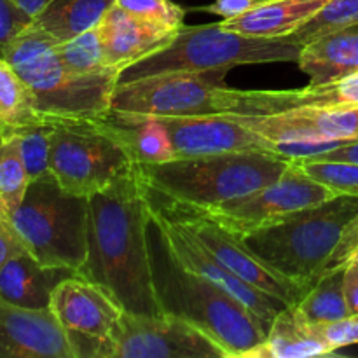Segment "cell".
I'll use <instances>...</instances> for the list:
<instances>
[{"label":"cell","instance_id":"obj_1","mask_svg":"<svg viewBox=\"0 0 358 358\" xmlns=\"http://www.w3.org/2000/svg\"><path fill=\"white\" fill-rule=\"evenodd\" d=\"M152 215V198L140 168L87 198V261L79 275L110 290L131 313H166L149 241Z\"/></svg>","mask_w":358,"mask_h":358},{"label":"cell","instance_id":"obj_2","mask_svg":"<svg viewBox=\"0 0 358 358\" xmlns=\"http://www.w3.org/2000/svg\"><path fill=\"white\" fill-rule=\"evenodd\" d=\"M2 56L20 73L37 112L49 124L98 122L110 114L112 93L121 70L72 73L63 66L56 41L31 23L3 48Z\"/></svg>","mask_w":358,"mask_h":358},{"label":"cell","instance_id":"obj_3","mask_svg":"<svg viewBox=\"0 0 358 358\" xmlns=\"http://www.w3.org/2000/svg\"><path fill=\"white\" fill-rule=\"evenodd\" d=\"M289 164L264 150H236L140 164V177L166 201L208 210L273 184Z\"/></svg>","mask_w":358,"mask_h":358},{"label":"cell","instance_id":"obj_4","mask_svg":"<svg viewBox=\"0 0 358 358\" xmlns=\"http://www.w3.org/2000/svg\"><path fill=\"white\" fill-rule=\"evenodd\" d=\"M355 217L358 196H336L290 213L243 240L266 264L310 290L324 275L343 231Z\"/></svg>","mask_w":358,"mask_h":358},{"label":"cell","instance_id":"obj_5","mask_svg":"<svg viewBox=\"0 0 358 358\" xmlns=\"http://www.w3.org/2000/svg\"><path fill=\"white\" fill-rule=\"evenodd\" d=\"M229 70L173 72L115 84L110 112L138 115L273 114V91H245L224 80Z\"/></svg>","mask_w":358,"mask_h":358},{"label":"cell","instance_id":"obj_6","mask_svg":"<svg viewBox=\"0 0 358 358\" xmlns=\"http://www.w3.org/2000/svg\"><path fill=\"white\" fill-rule=\"evenodd\" d=\"M301 45L287 38H259L224 30L220 23L182 27L164 48L121 70L119 83L173 72L231 70L240 65L296 62Z\"/></svg>","mask_w":358,"mask_h":358},{"label":"cell","instance_id":"obj_7","mask_svg":"<svg viewBox=\"0 0 358 358\" xmlns=\"http://www.w3.org/2000/svg\"><path fill=\"white\" fill-rule=\"evenodd\" d=\"M163 254L156 283L164 310L191 322L226 358H247L262 345L268 329L250 308L201 276L185 271L164 250Z\"/></svg>","mask_w":358,"mask_h":358},{"label":"cell","instance_id":"obj_8","mask_svg":"<svg viewBox=\"0 0 358 358\" xmlns=\"http://www.w3.org/2000/svg\"><path fill=\"white\" fill-rule=\"evenodd\" d=\"M24 248L42 266L80 273L87 261V198L59 187L55 177L30 182L10 217Z\"/></svg>","mask_w":358,"mask_h":358},{"label":"cell","instance_id":"obj_9","mask_svg":"<svg viewBox=\"0 0 358 358\" xmlns=\"http://www.w3.org/2000/svg\"><path fill=\"white\" fill-rule=\"evenodd\" d=\"M140 168L107 119L52 124L49 170L59 187L83 198L112 187Z\"/></svg>","mask_w":358,"mask_h":358},{"label":"cell","instance_id":"obj_10","mask_svg":"<svg viewBox=\"0 0 358 358\" xmlns=\"http://www.w3.org/2000/svg\"><path fill=\"white\" fill-rule=\"evenodd\" d=\"M93 358H226L198 327L178 315L124 311Z\"/></svg>","mask_w":358,"mask_h":358},{"label":"cell","instance_id":"obj_11","mask_svg":"<svg viewBox=\"0 0 358 358\" xmlns=\"http://www.w3.org/2000/svg\"><path fill=\"white\" fill-rule=\"evenodd\" d=\"M159 208L171 219L177 220L180 226H184L206 250L212 252V255L220 264L226 266L233 275H236L254 289L282 301L287 306H296L308 292L299 283L292 282L266 264L259 255L252 252L243 238L227 227L220 226L217 220L203 213L201 210L171 201Z\"/></svg>","mask_w":358,"mask_h":358},{"label":"cell","instance_id":"obj_12","mask_svg":"<svg viewBox=\"0 0 358 358\" xmlns=\"http://www.w3.org/2000/svg\"><path fill=\"white\" fill-rule=\"evenodd\" d=\"M336 196L338 194L327 185L304 173L296 161H290L289 168L273 184L224 203L217 208L198 210L243 238L254 231L278 222L290 213L320 205Z\"/></svg>","mask_w":358,"mask_h":358},{"label":"cell","instance_id":"obj_13","mask_svg":"<svg viewBox=\"0 0 358 358\" xmlns=\"http://www.w3.org/2000/svg\"><path fill=\"white\" fill-rule=\"evenodd\" d=\"M152 224L157 227L161 248L166 252L168 257L175 264L184 268L185 271L201 276L203 280L219 287L220 290H224L234 299L243 303L247 308H250L269 331L275 317L287 304L254 289L241 278H238L236 275H233L184 226H180L177 220H173L168 213H164L161 208H156V206H154Z\"/></svg>","mask_w":358,"mask_h":358},{"label":"cell","instance_id":"obj_14","mask_svg":"<svg viewBox=\"0 0 358 358\" xmlns=\"http://www.w3.org/2000/svg\"><path fill=\"white\" fill-rule=\"evenodd\" d=\"M65 331L76 358H93L94 348L103 341L124 308L100 283L73 275L55 289L49 304Z\"/></svg>","mask_w":358,"mask_h":358},{"label":"cell","instance_id":"obj_15","mask_svg":"<svg viewBox=\"0 0 358 358\" xmlns=\"http://www.w3.org/2000/svg\"><path fill=\"white\" fill-rule=\"evenodd\" d=\"M156 117L166 126L170 133L175 159L236 152V150L271 152L268 143L257 133L236 121L233 114L156 115Z\"/></svg>","mask_w":358,"mask_h":358},{"label":"cell","instance_id":"obj_16","mask_svg":"<svg viewBox=\"0 0 358 358\" xmlns=\"http://www.w3.org/2000/svg\"><path fill=\"white\" fill-rule=\"evenodd\" d=\"M0 358H76L51 308L30 310L0 299Z\"/></svg>","mask_w":358,"mask_h":358},{"label":"cell","instance_id":"obj_17","mask_svg":"<svg viewBox=\"0 0 358 358\" xmlns=\"http://www.w3.org/2000/svg\"><path fill=\"white\" fill-rule=\"evenodd\" d=\"M96 27L103 45L105 62L108 66L119 70L159 51L178 31L147 23L115 6V2Z\"/></svg>","mask_w":358,"mask_h":358},{"label":"cell","instance_id":"obj_18","mask_svg":"<svg viewBox=\"0 0 358 358\" xmlns=\"http://www.w3.org/2000/svg\"><path fill=\"white\" fill-rule=\"evenodd\" d=\"M331 0H257L247 13L220 21L224 30L259 38H285L313 20Z\"/></svg>","mask_w":358,"mask_h":358},{"label":"cell","instance_id":"obj_19","mask_svg":"<svg viewBox=\"0 0 358 358\" xmlns=\"http://www.w3.org/2000/svg\"><path fill=\"white\" fill-rule=\"evenodd\" d=\"M79 275L69 268L42 266L28 252L16 255L0 268V299L30 310H44L52 292L65 278Z\"/></svg>","mask_w":358,"mask_h":358},{"label":"cell","instance_id":"obj_20","mask_svg":"<svg viewBox=\"0 0 358 358\" xmlns=\"http://www.w3.org/2000/svg\"><path fill=\"white\" fill-rule=\"evenodd\" d=\"M336 350L296 306H285L273 320L266 339L247 358H313L334 355Z\"/></svg>","mask_w":358,"mask_h":358},{"label":"cell","instance_id":"obj_21","mask_svg":"<svg viewBox=\"0 0 358 358\" xmlns=\"http://www.w3.org/2000/svg\"><path fill=\"white\" fill-rule=\"evenodd\" d=\"M297 65L310 84H325L358 72V24L301 45Z\"/></svg>","mask_w":358,"mask_h":358},{"label":"cell","instance_id":"obj_22","mask_svg":"<svg viewBox=\"0 0 358 358\" xmlns=\"http://www.w3.org/2000/svg\"><path fill=\"white\" fill-rule=\"evenodd\" d=\"M107 122L138 164H161L175 159L170 133L156 115L110 112Z\"/></svg>","mask_w":358,"mask_h":358},{"label":"cell","instance_id":"obj_23","mask_svg":"<svg viewBox=\"0 0 358 358\" xmlns=\"http://www.w3.org/2000/svg\"><path fill=\"white\" fill-rule=\"evenodd\" d=\"M115 0H51L34 23L51 35L56 42H65L94 28Z\"/></svg>","mask_w":358,"mask_h":358},{"label":"cell","instance_id":"obj_24","mask_svg":"<svg viewBox=\"0 0 358 358\" xmlns=\"http://www.w3.org/2000/svg\"><path fill=\"white\" fill-rule=\"evenodd\" d=\"M48 122L35 107L34 96L20 73L0 55V129L2 135Z\"/></svg>","mask_w":358,"mask_h":358},{"label":"cell","instance_id":"obj_25","mask_svg":"<svg viewBox=\"0 0 358 358\" xmlns=\"http://www.w3.org/2000/svg\"><path fill=\"white\" fill-rule=\"evenodd\" d=\"M296 308L310 324H331L352 317L343 290V269L322 276Z\"/></svg>","mask_w":358,"mask_h":358},{"label":"cell","instance_id":"obj_26","mask_svg":"<svg viewBox=\"0 0 358 358\" xmlns=\"http://www.w3.org/2000/svg\"><path fill=\"white\" fill-rule=\"evenodd\" d=\"M30 185L16 133H7L0 142V213L13 217L23 203Z\"/></svg>","mask_w":358,"mask_h":358},{"label":"cell","instance_id":"obj_27","mask_svg":"<svg viewBox=\"0 0 358 358\" xmlns=\"http://www.w3.org/2000/svg\"><path fill=\"white\" fill-rule=\"evenodd\" d=\"M289 108H358V72L325 84L287 90Z\"/></svg>","mask_w":358,"mask_h":358},{"label":"cell","instance_id":"obj_28","mask_svg":"<svg viewBox=\"0 0 358 358\" xmlns=\"http://www.w3.org/2000/svg\"><path fill=\"white\" fill-rule=\"evenodd\" d=\"M56 52H58L63 66L72 73L87 76V73H100L112 70V66H108L105 62L103 45H101L98 27L90 28V30L70 38V41L56 42Z\"/></svg>","mask_w":358,"mask_h":358},{"label":"cell","instance_id":"obj_29","mask_svg":"<svg viewBox=\"0 0 358 358\" xmlns=\"http://www.w3.org/2000/svg\"><path fill=\"white\" fill-rule=\"evenodd\" d=\"M358 24V0H331L313 20L308 21L303 28L285 37L289 42L304 45L322 35Z\"/></svg>","mask_w":358,"mask_h":358},{"label":"cell","instance_id":"obj_30","mask_svg":"<svg viewBox=\"0 0 358 358\" xmlns=\"http://www.w3.org/2000/svg\"><path fill=\"white\" fill-rule=\"evenodd\" d=\"M14 133L20 138L21 156H23V163L28 171V177H30V182L51 177L49 156H51L52 124L41 122V124L28 126V128Z\"/></svg>","mask_w":358,"mask_h":358},{"label":"cell","instance_id":"obj_31","mask_svg":"<svg viewBox=\"0 0 358 358\" xmlns=\"http://www.w3.org/2000/svg\"><path fill=\"white\" fill-rule=\"evenodd\" d=\"M296 163L303 168L304 173L327 185L338 196H358V163L318 159H299Z\"/></svg>","mask_w":358,"mask_h":358},{"label":"cell","instance_id":"obj_32","mask_svg":"<svg viewBox=\"0 0 358 358\" xmlns=\"http://www.w3.org/2000/svg\"><path fill=\"white\" fill-rule=\"evenodd\" d=\"M115 6L166 30H180L184 27L185 9L171 0H115Z\"/></svg>","mask_w":358,"mask_h":358},{"label":"cell","instance_id":"obj_33","mask_svg":"<svg viewBox=\"0 0 358 358\" xmlns=\"http://www.w3.org/2000/svg\"><path fill=\"white\" fill-rule=\"evenodd\" d=\"M34 23V17L10 0H0V55L17 34Z\"/></svg>","mask_w":358,"mask_h":358},{"label":"cell","instance_id":"obj_34","mask_svg":"<svg viewBox=\"0 0 358 358\" xmlns=\"http://www.w3.org/2000/svg\"><path fill=\"white\" fill-rule=\"evenodd\" d=\"M315 327L336 352L345 346L358 345V315L331 324H315Z\"/></svg>","mask_w":358,"mask_h":358},{"label":"cell","instance_id":"obj_35","mask_svg":"<svg viewBox=\"0 0 358 358\" xmlns=\"http://www.w3.org/2000/svg\"><path fill=\"white\" fill-rule=\"evenodd\" d=\"M357 245H358V217H355V219H353L352 222L345 227V231H343L341 241H339L338 248H336L334 254H332V257H331V261H329L327 268H325L324 275H327V273H331V271H336V269L345 268L350 254L355 250Z\"/></svg>","mask_w":358,"mask_h":358},{"label":"cell","instance_id":"obj_36","mask_svg":"<svg viewBox=\"0 0 358 358\" xmlns=\"http://www.w3.org/2000/svg\"><path fill=\"white\" fill-rule=\"evenodd\" d=\"M27 252L20 234L13 226V220L0 213V268L16 255Z\"/></svg>","mask_w":358,"mask_h":358},{"label":"cell","instance_id":"obj_37","mask_svg":"<svg viewBox=\"0 0 358 358\" xmlns=\"http://www.w3.org/2000/svg\"><path fill=\"white\" fill-rule=\"evenodd\" d=\"M257 0H215L210 6L201 7V10L210 14H217L222 20H231V17H236L240 14L247 13Z\"/></svg>","mask_w":358,"mask_h":358},{"label":"cell","instance_id":"obj_38","mask_svg":"<svg viewBox=\"0 0 358 358\" xmlns=\"http://www.w3.org/2000/svg\"><path fill=\"white\" fill-rule=\"evenodd\" d=\"M343 290L352 317L358 315V262H350L343 268Z\"/></svg>","mask_w":358,"mask_h":358},{"label":"cell","instance_id":"obj_39","mask_svg":"<svg viewBox=\"0 0 358 358\" xmlns=\"http://www.w3.org/2000/svg\"><path fill=\"white\" fill-rule=\"evenodd\" d=\"M310 159L318 161H348V163H358V140L350 143H343V145L336 147V149L327 150L324 154L310 157Z\"/></svg>","mask_w":358,"mask_h":358},{"label":"cell","instance_id":"obj_40","mask_svg":"<svg viewBox=\"0 0 358 358\" xmlns=\"http://www.w3.org/2000/svg\"><path fill=\"white\" fill-rule=\"evenodd\" d=\"M10 2H14L17 7H21L24 13L30 14L31 17H35L49 2H51V0H10Z\"/></svg>","mask_w":358,"mask_h":358},{"label":"cell","instance_id":"obj_41","mask_svg":"<svg viewBox=\"0 0 358 358\" xmlns=\"http://www.w3.org/2000/svg\"><path fill=\"white\" fill-rule=\"evenodd\" d=\"M350 262H358V245L355 247V250H353L352 254H350V257H348V261H346V264H350Z\"/></svg>","mask_w":358,"mask_h":358},{"label":"cell","instance_id":"obj_42","mask_svg":"<svg viewBox=\"0 0 358 358\" xmlns=\"http://www.w3.org/2000/svg\"><path fill=\"white\" fill-rule=\"evenodd\" d=\"M2 136H3V135H2V129H0V142H2Z\"/></svg>","mask_w":358,"mask_h":358}]
</instances>
